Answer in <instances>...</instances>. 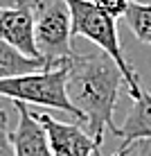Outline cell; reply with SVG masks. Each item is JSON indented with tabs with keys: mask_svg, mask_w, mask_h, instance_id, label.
I'll return each instance as SVG.
<instances>
[{
	"mask_svg": "<svg viewBox=\"0 0 151 156\" xmlns=\"http://www.w3.org/2000/svg\"><path fill=\"white\" fill-rule=\"evenodd\" d=\"M124 75L106 52L74 55L68 61V98L79 109L88 131L104 140V131L115 127V104Z\"/></svg>",
	"mask_w": 151,
	"mask_h": 156,
	"instance_id": "cell-1",
	"label": "cell"
},
{
	"mask_svg": "<svg viewBox=\"0 0 151 156\" xmlns=\"http://www.w3.org/2000/svg\"><path fill=\"white\" fill-rule=\"evenodd\" d=\"M66 5L72 16V36H84L93 41L101 52H106L120 66L131 100H138L142 95V88L138 82V73L124 59L120 36H117V18L101 12L93 0H66Z\"/></svg>",
	"mask_w": 151,
	"mask_h": 156,
	"instance_id": "cell-2",
	"label": "cell"
},
{
	"mask_svg": "<svg viewBox=\"0 0 151 156\" xmlns=\"http://www.w3.org/2000/svg\"><path fill=\"white\" fill-rule=\"evenodd\" d=\"M68 61L52 68H43L39 73L0 79V98H9L23 104L59 109L74 115L77 120H84L79 109L68 98Z\"/></svg>",
	"mask_w": 151,
	"mask_h": 156,
	"instance_id": "cell-3",
	"label": "cell"
},
{
	"mask_svg": "<svg viewBox=\"0 0 151 156\" xmlns=\"http://www.w3.org/2000/svg\"><path fill=\"white\" fill-rule=\"evenodd\" d=\"M32 7L36 18V48L45 59V68L72 59V16L66 0H36Z\"/></svg>",
	"mask_w": 151,
	"mask_h": 156,
	"instance_id": "cell-4",
	"label": "cell"
},
{
	"mask_svg": "<svg viewBox=\"0 0 151 156\" xmlns=\"http://www.w3.org/2000/svg\"><path fill=\"white\" fill-rule=\"evenodd\" d=\"M34 115L47 133L52 156H101L99 154L101 143L90 131H86L81 125L54 120L47 113H34Z\"/></svg>",
	"mask_w": 151,
	"mask_h": 156,
	"instance_id": "cell-5",
	"label": "cell"
},
{
	"mask_svg": "<svg viewBox=\"0 0 151 156\" xmlns=\"http://www.w3.org/2000/svg\"><path fill=\"white\" fill-rule=\"evenodd\" d=\"M0 41L34 59H43L36 48L34 7L18 0L14 7H0Z\"/></svg>",
	"mask_w": 151,
	"mask_h": 156,
	"instance_id": "cell-6",
	"label": "cell"
},
{
	"mask_svg": "<svg viewBox=\"0 0 151 156\" xmlns=\"http://www.w3.org/2000/svg\"><path fill=\"white\" fill-rule=\"evenodd\" d=\"M18 111V125L12 131L14 156H52L50 140L43 125L23 102H14Z\"/></svg>",
	"mask_w": 151,
	"mask_h": 156,
	"instance_id": "cell-7",
	"label": "cell"
},
{
	"mask_svg": "<svg viewBox=\"0 0 151 156\" xmlns=\"http://www.w3.org/2000/svg\"><path fill=\"white\" fill-rule=\"evenodd\" d=\"M115 136L122 138V147H131L140 140H151V93L142 90V95L133 100L131 111L122 127H117Z\"/></svg>",
	"mask_w": 151,
	"mask_h": 156,
	"instance_id": "cell-8",
	"label": "cell"
},
{
	"mask_svg": "<svg viewBox=\"0 0 151 156\" xmlns=\"http://www.w3.org/2000/svg\"><path fill=\"white\" fill-rule=\"evenodd\" d=\"M43 68H45V59L27 57L23 52H18L16 48L0 41V79H12V77H20V75L39 73Z\"/></svg>",
	"mask_w": 151,
	"mask_h": 156,
	"instance_id": "cell-9",
	"label": "cell"
},
{
	"mask_svg": "<svg viewBox=\"0 0 151 156\" xmlns=\"http://www.w3.org/2000/svg\"><path fill=\"white\" fill-rule=\"evenodd\" d=\"M124 18H126L129 30L136 34V39L151 45V5L131 2V7H129Z\"/></svg>",
	"mask_w": 151,
	"mask_h": 156,
	"instance_id": "cell-10",
	"label": "cell"
},
{
	"mask_svg": "<svg viewBox=\"0 0 151 156\" xmlns=\"http://www.w3.org/2000/svg\"><path fill=\"white\" fill-rule=\"evenodd\" d=\"M0 156H14V138L9 131V115L0 109Z\"/></svg>",
	"mask_w": 151,
	"mask_h": 156,
	"instance_id": "cell-11",
	"label": "cell"
},
{
	"mask_svg": "<svg viewBox=\"0 0 151 156\" xmlns=\"http://www.w3.org/2000/svg\"><path fill=\"white\" fill-rule=\"evenodd\" d=\"M93 2L101 9V12L113 16V18H122V16H126L133 0H93Z\"/></svg>",
	"mask_w": 151,
	"mask_h": 156,
	"instance_id": "cell-12",
	"label": "cell"
},
{
	"mask_svg": "<svg viewBox=\"0 0 151 156\" xmlns=\"http://www.w3.org/2000/svg\"><path fill=\"white\" fill-rule=\"evenodd\" d=\"M138 145V154L136 156H151V140H140Z\"/></svg>",
	"mask_w": 151,
	"mask_h": 156,
	"instance_id": "cell-13",
	"label": "cell"
},
{
	"mask_svg": "<svg viewBox=\"0 0 151 156\" xmlns=\"http://www.w3.org/2000/svg\"><path fill=\"white\" fill-rule=\"evenodd\" d=\"M25 2H29V5H34V2H36V0H25Z\"/></svg>",
	"mask_w": 151,
	"mask_h": 156,
	"instance_id": "cell-14",
	"label": "cell"
}]
</instances>
